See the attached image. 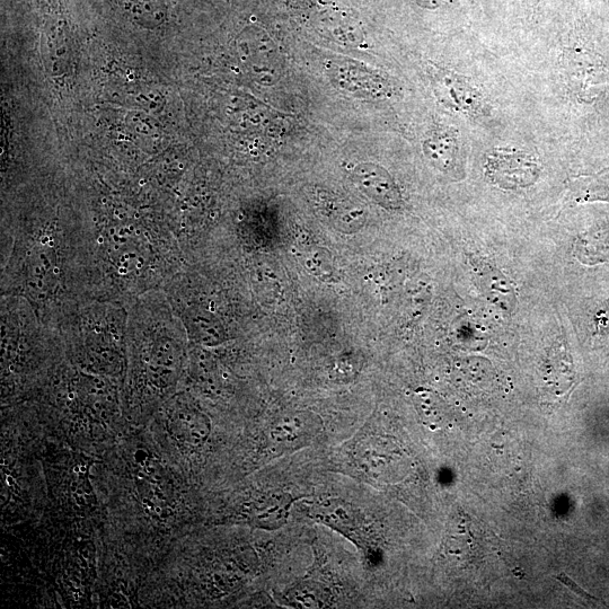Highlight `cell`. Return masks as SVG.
<instances>
[{
    "instance_id": "obj_10",
    "label": "cell",
    "mask_w": 609,
    "mask_h": 609,
    "mask_svg": "<svg viewBox=\"0 0 609 609\" xmlns=\"http://www.w3.org/2000/svg\"><path fill=\"white\" fill-rule=\"evenodd\" d=\"M121 6L132 20L147 26L160 24L166 16L162 0H121Z\"/></svg>"
},
{
    "instance_id": "obj_9",
    "label": "cell",
    "mask_w": 609,
    "mask_h": 609,
    "mask_svg": "<svg viewBox=\"0 0 609 609\" xmlns=\"http://www.w3.org/2000/svg\"><path fill=\"white\" fill-rule=\"evenodd\" d=\"M426 156L440 171L448 172L454 169L460 146L452 132L436 135L423 145Z\"/></svg>"
},
{
    "instance_id": "obj_15",
    "label": "cell",
    "mask_w": 609,
    "mask_h": 609,
    "mask_svg": "<svg viewBox=\"0 0 609 609\" xmlns=\"http://www.w3.org/2000/svg\"><path fill=\"white\" fill-rule=\"evenodd\" d=\"M416 2L422 7L434 10V8H437L441 2H443V0H416Z\"/></svg>"
},
{
    "instance_id": "obj_13",
    "label": "cell",
    "mask_w": 609,
    "mask_h": 609,
    "mask_svg": "<svg viewBox=\"0 0 609 609\" xmlns=\"http://www.w3.org/2000/svg\"><path fill=\"white\" fill-rule=\"evenodd\" d=\"M597 333H609V303L595 317Z\"/></svg>"
},
{
    "instance_id": "obj_7",
    "label": "cell",
    "mask_w": 609,
    "mask_h": 609,
    "mask_svg": "<svg viewBox=\"0 0 609 609\" xmlns=\"http://www.w3.org/2000/svg\"><path fill=\"white\" fill-rule=\"evenodd\" d=\"M435 84L440 99L449 107L470 116L482 110L480 93L463 77L440 70L435 77Z\"/></svg>"
},
{
    "instance_id": "obj_1",
    "label": "cell",
    "mask_w": 609,
    "mask_h": 609,
    "mask_svg": "<svg viewBox=\"0 0 609 609\" xmlns=\"http://www.w3.org/2000/svg\"><path fill=\"white\" fill-rule=\"evenodd\" d=\"M57 332L84 351L87 367L116 375L122 368V351L127 344L128 306L86 300L64 317Z\"/></svg>"
},
{
    "instance_id": "obj_3",
    "label": "cell",
    "mask_w": 609,
    "mask_h": 609,
    "mask_svg": "<svg viewBox=\"0 0 609 609\" xmlns=\"http://www.w3.org/2000/svg\"><path fill=\"white\" fill-rule=\"evenodd\" d=\"M323 421L317 414L306 411L287 413L279 418L270 431V439L281 452H296L310 446L322 434Z\"/></svg>"
},
{
    "instance_id": "obj_5",
    "label": "cell",
    "mask_w": 609,
    "mask_h": 609,
    "mask_svg": "<svg viewBox=\"0 0 609 609\" xmlns=\"http://www.w3.org/2000/svg\"><path fill=\"white\" fill-rule=\"evenodd\" d=\"M352 181L357 188L378 205L387 209H400L403 205L401 192L392 176L383 167L365 163L352 171Z\"/></svg>"
},
{
    "instance_id": "obj_14",
    "label": "cell",
    "mask_w": 609,
    "mask_h": 609,
    "mask_svg": "<svg viewBox=\"0 0 609 609\" xmlns=\"http://www.w3.org/2000/svg\"><path fill=\"white\" fill-rule=\"evenodd\" d=\"M556 578H558V580H560L563 585H566L569 589L573 591V593H576L578 596H581L582 598H585L587 600H595V602H597L598 599L596 597L591 596L587 593V591L581 589L575 581H572L566 575H560Z\"/></svg>"
},
{
    "instance_id": "obj_2",
    "label": "cell",
    "mask_w": 609,
    "mask_h": 609,
    "mask_svg": "<svg viewBox=\"0 0 609 609\" xmlns=\"http://www.w3.org/2000/svg\"><path fill=\"white\" fill-rule=\"evenodd\" d=\"M487 179L505 190L531 187L541 175V166L531 155L517 149L497 148L485 158Z\"/></svg>"
},
{
    "instance_id": "obj_6",
    "label": "cell",
    "mask_w": 609,
    "mask_h": 609,
    "mask_svg": "<svg viewBox=\"0 0 609 609\" xmlns=\"http://www.w3.org/2000/svg\"><path fill=\"white\" fill-rule=\"evenodd\" d=\"M297 500L298 498L288 492L264 494L250 505L251 523L264 531H277L287 524L291 508Z\"/></svg>"
},
{
    "instance_id": "obj_4",
    "label": "cell",
    "mask_w": 609,
    "mask_h": 609,
    "mask_svg": "<svg viewBox=\"0 0 609 609\" xmlns=\"http://www.w3.org/2000/svg\"><path fill=\"white\" fill-rule=\"evenodd\" d=\"M306 508L307 515L315 522L333 529L353 542L360 540L366 520L359 509L350 502L328 498L307 503Z\"/></svg>"
},
{
    "instance_id": "obj_11",
    "label": "cell",
    "mask_w": 609,
    "mask_h": 609,
    "mask_svg": "<svg viewBox=\"0 0 609 609\" xmlns=\"http://www.w3.org/2000/svg\"><path fill=\"white\" fill-rule=\"evenodd\" d=\"M178 420L184 436L190 444L205 443L210 435V422L205 414L197 410L182 411L178 414Z\"/></svg>"
},
{
    "instance_id": "obj_12",
    "label": "cell",
    "mask_w": 609,
    "mask_h": 609,
    "mask_svg": "<svg viewBox=\"0 0 609 609\" xmlns=\"http://www.w3.org/2000/svg\"><path fill=\"white\" fill-rule=\"evenodd\" d=\"M418 409L423 422L427 423V425H437V423H439L441 412L438 408V404L434 403V401L430 399V396H419Z\"/></svg>"
},
{
    "instance_id": "obj_8",
    "label": "cell",
    "mask_w": 609,
    "mask_h": 609,
    "mask_svg": "<svg viewBox=\"0 0 609 609\" xmlns=\"http://www.w3.org/2000/svg\"><path fill=\"white\" fill-rule=\"evenodd\" d=\"M279 598L282 603L296 608H321L330 604L328 591L313 581H302L288 588Z\"/></svg>"
}]
</instances>
